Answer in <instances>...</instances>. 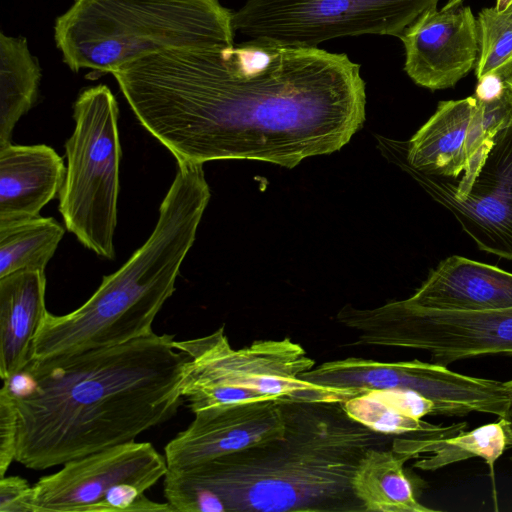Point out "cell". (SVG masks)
<instances>
[{
    "instance_id": "obj_24",
    "label": "cell",
    "mask_w": 512,
    "mask_h": 512,
    "mask_svg": "<svg viewBox=\"0 0 512 512\" xmlns=\"http://www.w3.org/2000/svg\"><path fill=\"white\" fill-rule=\"evenodd\" d=\"M479 54L477 79L494 74L504 81L512 76V2L504 10L484 8L477 18Z\"/></svg>"
},
{
    "instance_id": "obj_17",
    "label": "cell",
    "mask_w": 512,
    "mask_h": 512,
    "mask_svg": "<svg viewBox=\"0 0 512 512\" xmlns=\"http://www.w3.org/2000/svg\"><path fill=\"white\" fill-rule=\"evenodd\" d=\"M65 173L62 158L50 146L0 147V227L39 216L59 194Z\"/></svg>"
},
{
    "instance_id": "obj_29",
    "label": "cell",
    "mask_w": 512,
    "mask_h": 512,
    "mask_svg": "<svg viewBox=\"0 0 512 512\" xmlns=\"http://www.w3.org/2000/svg\"><path fill=\"white\" fill-rule=\"evenodd\" d=\"M505 82H506L508 90L512 96V76L509 79H507Z\"/></svg>"
},
{
    "instance_id": "obj_5",
    "label": "cell",
    "mask_w": 512,
    "mask_h": 512,
    "mask_svg": "<svg viewBox=\"0 0 512 512\" xmlns=\"http://www.w3.org/2000/svg\"><path fill=\"white\" fill-rule=\"evenodd\" d=\"M54 32L75 72L112 73L166 50L235 43L233 12L220 0H74Z\"/></svg>"
},
{
    "instance_id": "obj_1",
    "label": "cell",
    "mask_w": 512,
    "mask_h": 512,
    "mask_svg": "<svg viewBox=\"0 0 512 512\" xmlns=\"http://www.w3.org/2000/svg\"><path fill=\"white\" fill-rule=\"evenodd\" d=\"M178 165L248 159L293 168L362 127L366 88L346 54L246 39L148 55L111 73Z\"/></svg>"
},
{
    "instance_id": "obj_23",
    "label": "cell",
    "mask_w": 512,
    "mask_h": 512,
    "mask_svg": "<svg viewBox=\"0 0 512 512\" xmlns=\"http://www.w3.org/2000/svg\"><path fill=\"white\" fill-rule=\"evenodd\" d=\"M342 405L355 421L377 433L393 437L445 438L457 435L467 427L466 422L441 426L407 416L385 399L379 390L355 396Z\"/></svg>"
},
{
    "instance_id": "obj_15",
    "label": "cell",
    "mask_w": 512,
    "mask_h": 512,
    "mask_svg": "<svg viewBox=\"0 0 512 512\" xmlns=\"http://www.w3.org/2000/svg\"><path fill=\"white\" fill-rule=\"evenodd\" d=\"M475 108L474 96L441 101L409 141L379 142L405 171L457 178L466 169V141Z\"/></svg>"
},
{
    "instance_id": "obj_18",
    "label": "cell",
    "mask_w": 512,
    "mask_h": 512,
    "mask_svg": "<svg viewBox=\"0 0 512 512\" xmlns=\"http://www.w3.org/2000/svg\"><path fill=\"white\" fill-rule=\"evenodd\" d=\"M46 276L22 270L0 277V376L21 371L32 359L37 331L47 312Z\"/></svg>"
},
{
    "instance_id": "obj_9",
    "label": "cell",
    "mask_w": 512,
    "mask_h": 512,
    "mask_svg": "<svg viewBox=\"0 0 512 512\" xmlns=\"http://www.w3.org/2000/svg\"><path fill=\"white\" fill-rule=\"evenodd\" d=\"M438 0H246L233 13L234 31L248 40L286 47L363 34L400 38Z\"/></svg>"
},
{
    "instance_id": "obj_25",
    "label": "cell",
    "mask_w": 512,
    "mask_h": 512,
    "mask_svg": "<svg viewBox=\"0 0 512 512\" xmlns=\"http://www.w3.org/2000/svg\"><path fill=\"white\" fill-rule=\"evenodd\" d=\"M18 419L14 396L5 385L0 390V476L15 460Z\"/></svg>"
},
{
    "instance_id": "obj_16",
    "label": "cell",
    "mask_w": 512,
    "mask_h": 512,
    "mask_svg": "<svg viewBox=\"0 0 512 512\" xmlns=\"http://www.w3.org/2000/svg\"><path fill=\"white\" fill-rule=\"evenodd\" d=\"M406 300L438 310L509 309L512 308V273L453 255L441 261Z\"/></svg>"
},
{
    "instance_id": "obj_4",
    "label": "cell",
    "mask_w": 512,
    "mask_h": 512,
    "mask_svg": "<svg viewBox=\"0 0 512 512\" xmlns=\"http://www.w3.org/2000/svg\"><path fill=\"white\" fill-rule=\"evenodd\" d=\"M210 199L202 165H180L147 241L93 295L61 316L46 312L33 342L42 360L148 336L175 283ZM31 359V360H32Z\"/></svg>"
},
{
    "instance_id": "obj_22",
    "label": "cell",
    "mask_w": 512,
    "mask_h": 512,
    "mask_svg": "<svg viewBox=\"0 0 512 512\" xmlns=\"http://www.w3.org/2000/svg\"><path fill=\"white\" fill-rule=\"evenodd\" d=\"M65 233L52 217L37 216L0 227V277L22 270L44 271Z\"/></svg>"
},
{
    "instance_id": "obj_20",
    "label": "cell",
    "mask_w": 512,
    "mask_h": 512,
    "mask_svg": "<svg viewBox=\"0 0 512 512\" xmlns=\"http://www.w3.org/2000/svg\"><path fill=\"white\" fill-rule=\"evenodd\" d=\"M410 457L390 449L373 448L362 458L352 488L365 512H431L416 498L403 468Z\"/></svg>"
},
{
    "instance_id": "obj_3",
    "label": "cell",
    "mask_w": 512,
    "mask_h": 512,
    "mask_svg": "<svg viewBox=\"0 0 512 512\" xmlns=\"http://www.w3.org/2000/svg\"><path fill=\"white\" fill-rule=\"evenodd\" d=\"M283 437L181 473L225 512H356L352 480L365 454L393 436L352 419L339 401H282Z\"/></svg>"
},
{
    "instance_id": "obj_12",
    "label": "cell",
    "mask_w": 512,
    "mask_h": 512,
    "mask_svg": "<svg viewBox=\"0 0 512 512\" xmlns=\"http://www.w3.org/2000/svg\"><path fill=\"white\" fill-rule=\"evenodd\" d=\"M406 172L454 215L481 251L512 261V116L497 130L465 196L456 197L445 177Z\"/></svg>"
},
{
    "instance_id": "obj_21",
    "label": "cell",
    "mask_w": 512,
    "mask_h": 512,
    "mask_svg": "<svg viewBox=\"0 0 512 512\" xmlns=\"http://www.w3.org/2000/svg\"><path fill=\"white\" fill-rule=\"evenodd\" d=\"M41 72L22 37L0 34V147L11 143L18 120L33 106Z\"/></svg>"
},
{
    "instance_id": "obj_19",
    "label": "cell",
    "mask_w": 512,
    "mask_h": 512,
    "mask_svg": "<svg viewBox=\"0 0 512 512\" xmlns=\"http://www.w3.org/2000/svg\"><path fill=\"white\" fill-rule=\"evenodd\" d=\"M507 447L500 420L451 437L433 439L399 436L394 437L391 443L394 451L410 459L419 458L413 466L425 471H435L469 458H482L490 469L495 503V463Z\"/></svg>"
},
{
    "instance_id": "obj_2",
    "label": "cell",
    "mask_w": 512,
    "mask_h": 512,
    "mask_svg": "<svg viewBox=\"0 0 512 512\" xmlns=\"http://www.w3.org/2000/svg\"><path fill=\"white\" fill-rule=\"evenodd\" d=\"M189 355L173 335L32 359L29 391L14 397L15 460L44 470L133 441L170 419L181 404Z\"/></svg>"
},
{
    "instance_id": "obj_27",
    "label": "cell",
    "mask_w": 512,
    "mask_h": 512,
    "mask_svg": "<svg viewBox=\"0 0 512 512\" xmlns=\"http://www.w3.org/2000/svg\"><path fill=\"white\" fill-rule=\"evenodd\" d=\"M503 387L507 397V405L504 414L499 418V420L501 421L505 432L507 446L512 448V379L503 382Z\"/></svg>"
},
{
    "instance_id": "obj_13",
    "label": "cell",
    "mask_w": 512,
    "mask_h": 512,
    "mask_svg": "<svg viewBox=\"0 0 512 512\" xmlns=\"http://www.w3.org/2000/svg\"><path fill=\"white\" fill-rule=\"evenodd\" d=\"M400 40L405 72L432 91L454 87L478 60L477 19L464 0H449L441 9L425 12Z\"/></svg>"
},
{
    "instance_id": "obj_6",
    "label": "cell",
    "mask_w": 512,
    "mask_h": 512,
    "mask_svg": "<svg viewBox=\"0 0 512 512\" xmlns=\"http://www.w3.org/2000/svg\"><path fill=\"white\" fill-rule=\"evenodd\" d=\"M189 355L182 395L199 410L259 401H339L366 393L358 388L319 386L300 379L315 366L290 338L257 340L234 349L224 327L200 338L175 341Z\"/></svg>"
},
{
    "instance_id": "obj_8",
    "label": "cell",
    "mask_w": 512,
    "mask_h": 512,
    "mask_svg": "<svg viewBox=\"0 0 512 512\" xmlns=\"http://www.w3.org/2000/svg\"><path fill=\"white\" fill-rule=\"evenodd\" d=\"M336 319L356 333L355 345L422 350L446 367L477 356L512 355V308L438 310L404 299L365 309L347 304Z\"/></svg>"
},
{
    "instance_id": "obj_7",
    "label": "cell",
    "mask_w": 512,
    "mask_h": 512,
    "mask_svg": "<svg viewBox=\"0 0 512 512\" xmlns=\"http://www.w3.org/2000/svg\"><path fill=\"white\" fill-rule=\"evenodd\" d=\"M73 117L59 211L84 247L113 260L122 155L116 99L106 85L87 88L74 103Z\"/></svg>"
},
{
    "instance_id": "obj_10",
    "label": "cell",
    "mask_w": 512,
    "mask_h": 512,
    "mask_svg": "<svg viewBox=\"0 0 512 512\" xmlns=\"http://www.w3.org/2000/svg\"><path fill=\"white\" fill-rule=\"evenodd\" d=\"M166 458L151 443L130 441L66 462L40 478L25 512L175 511L145 492L165 476Z\"/></svg>"
},
{
    "instance_id": "obj_11",
    "label": "cell",
    "mask_w": 512,
    "mask_h": 512,
    "mask_svg": "<svg viewBox=\"0 0 512 512\" xmlns=\"http://www.w3.org/2000/svg\"><path fill=\"white\" fill-rule=\"evenodd\" d=\"M309 383L373 390H408L436 402L445 416H465L471 412L500 418L507 397L503 382L459 374L446 366L411 361L382 362L349 357L324 362L301 374Z\"/></svg>"
},
{
    "instance_id": "obj_14",
    "label": "cell",
    "mask_w": 512,
    "mask_h": 512,
    "mask_svg": "<svg viewBox=\"0 0 512 512\" xmlns=\"http://www.w3.org/2000/svg\"><path fill=\"white\" fill-rule=\"evenodd\" d=\"M165 446L170 470H183L215 458L283 437L285 419L279 401L205 408Z\"/></svg>"
},
{
    "instance_id": "obj_26",
    "label": "cell",
    "mask_w": 512,
    "mask_h": 512,
    "mask_svg": "<svg viewBox=\"0 0 512 512\" xmlns=\"http://www.w3.org/2000/svg\"><path fill=\"white\" fill-rule=\"evenodd\" d=\"M31 486L19 476L1 477L0 512H25L24 499Z\"/></svg>"
},
{
    "instance_id": "obj_28",
    "label": "cell",
    "mask_w": 512,
    "mask_h": 512,
    "mask_svg": "<svg viewBox=\"0 0 512 512\" xmlns=\"http://www.w3.org/2000/svg\"><path fill=\"white\" fill-rule=\"evenodd\" d=\"M511 2L512 0H497L495 7L497 10L501 11L507 8Z\"/></svg>"
}]
</instances>
